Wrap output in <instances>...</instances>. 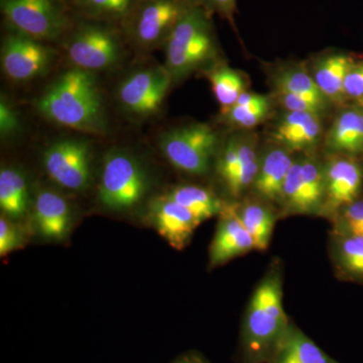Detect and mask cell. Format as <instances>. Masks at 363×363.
<instances>
[{
	"label": "cell",
	"instance_id": "obj_1",
	"mask_svg": "<svg viewBox=\"0 0 363 363\" xmlns=\"http://www.w3.org/2000/svg\"><path fill=\"white\" fill-rule=\"evenodd\" d=\"M281 274L271 269L255 289L241 327L240 363H269L290 326Z\"/></svg>",
	"mask_w": 363,
	"mask_h": 363
},
{
	"label": "cell",
	"instance_id": "obj_2",
	"mask_svg": "<svg viewBox=\"0 0 363 363\" xmlns=\"http://www.w3.org/2000/svg\"><path fill=\"white\" fill-rule=\"evenodd\" d=\"M50 121L90 133L105 130L104 104L92 72L74 68L60 76L38 104Z\"/></svg>",
	"mask_w": 363,
	"mask_h": 363
},
{
	"label": "cell",
	"instance_id": "obj_3",
	"mask_svg": "<svg viewBox=\"0 0 363 363\" xmlns=\"http://www.w3.org/2000/svg\"><path fill=\"white\" fill-rule=\"evenodd\" d=\"M166 67L172 79L179 80L214 54L211 23L202 7L189 4L166 42Z\"/></svg>",
	"mask_w": 363,
	"mask_h": 363
},
{
	"label": "cell",
	"instance_id": "obj_4",
	"mask_svg": "<svg viewBox=\"0 0 363 363\" xmlns=\"http://www.w3.org/2000/svg\"><path fill=\"white\" fill-rule=\"evenodd\" d=\"M147 172L135 156L125 150H112L105 157L98 198L112 211H124L142 201L147 193Z\"/></svg>",
	"mask_w": 363,
	"mask_h": 363
},
{
	"label": "cell",
	"instance_id": "obj_5",
	"mask_svg": "<svg viewBox=\"0 0 363 363\" xmlns=\"http://www.w3.org/2000/svg\"><path fill=\"white\" fill-rule=\"evenodd\" d=\"M160 145L162 154L177 169L203 175L209 171L218 138L207 124L195 123L168 131Z\"/></svg>",
	"mask_w": 363,
	"mask_h": 363
},
{
	"label": "cell",
	"instance_id": "obj_6",
	"mask_svg": "<svg viewBox=\"0 0 363 363\" xmlns=\"http://www.w3.org/2000/svg\"><path fill=\"white\" fill-rule=\"evenodd\" d=\"M0 4L7 21L18 33L40 42L58 39L66 28L60 0H0Z\"/></svg>",
	"mask_w": 363,
	"mask_h": 363
},
{
	"label": "cell",
	"instance_id": "obj_7",
	"mask_svg": "<svg viewBox=\"0 0 363 363\" xmlns=\"http://www.w3.org/2000/svg\"><path fill=\"white\" fill-rule=\"evenodd\" d=\"M67 54L76 68L93 72L116 65L123 55V49L116 35L108 28L84 25L69 40Z\"/></svg>",
	"mask_w": 363,
	"mask_h": 363
},
{
	"label": "cell",
	"instance_id": "obj_8",
	"mask_svg": "<svg viewBox=\"0 0 363 363\" xmlns=\"http://www.w3.org/2000/svg\"><path fill=\"white\" fill-rule=\"evenodd\" d=\"M172 82L173 79L164 67L140 69L119 86V104L133 116H154L161 109Z\"/></svg>",
	"mask_w": 363,
	"mask_h": 363
},
{
	"label": "cell",
	"instance_id": "obj_9",
	"mask_svg": "<svg viewBox=\"0 0 363 363\" xmlns=\"http://www.w3.org/2000/svg\"><path fill=\"white\" fill-rule=\"evenodd\" d=\"M44 167L52 181L69 190H83L91 180L89 145L84 140H63L44 152Z\"/></svg>",
	"mask_w": 363,
	"mask_h": 363
},
{
	"label": "cell",
	"instance_id": "obj_10",
	"mask_svg": "<svg viewBox=\"0 0 363 363\" xmlns=\"http://www.w3.org/2000/svg\"><path fill=\"white\" fill-rule=\"evenodd\" d=\"M325 177L314 160L294 162L284 185L281 204L294 214H313L324 209Z\"/></svg>",
	"mask_w": 363,
	"mask_h": 363
},
{
	"label": "cell",
	"instance_id": "obj_11",
	"mask_svg": "<svg viewBox=\"0 0 363 363\" xmlns=\"http://www.w3.org/2000/svg\"><path fill=\"white\" fill-rule=\"evenodd\" d=\"M188 6L183 0H145L131 21L130 33L136 44L147 50L164 44Z\"/></svg>",
	"mask_w": 363,
	"mask_h": 363
},
{
	"label": "cell",
	"instance_id": "obj_12",
	"mask_svg": "<svg viewBox=\"0 0 363 363\" xmlns=\"http://www.w3.org/2000/svg\"><path fill=\"white\" fill-rule=\"evenodd\" d=\"M54 52L40 40L21 33L9 35L1 52L4 73L11 80L23 82L43 75L51 65Z\"/></svg>",
	"mask_w": 363,
	"mask_h": 363
},
{
	"label": "cell",
	"instance_id": "obj_13",
	"mask_svg": "<svg viewBox=\"0 0 363 363\" xmlns=\"http://www.w3.org/2000/svg\"><path fill=\"white\" fill-rule=\"evenodd\" d=\"M324 209L335 212L357 201L363 184L360 164L348 156L332 157L324 168Z\"/></svg>",
	"mask_w": 363,
	"mask_h": 363
},
{
	"label": "cell",
	"instance_id": "obj_14",
	"mask_svg": "<svg viewBox=\"0 0 363 363\" xmlns=\"http://www.w3.org/2000/svg\"><path fill=\"white\" fill-rule=\"evenodd\" d=\"M150 218L157 233L178 250L187 247L196 228L201 224L190 210L166 195L152 201Z\"/></svg>",
	"mask_w": 363,
	"mask_h": 363
},
{
	"label": "cell",
	"instance_id": "obj_15",
	"mask_svg": "<svg viewBox=\"0 0 363 363\" xmlns=\"http://www.w3.org/2000/svg\"><path fill=\"white\" fill-rule=\"evenodd\" d=\"M220 214V221L210 247L211 267L221 266L255 250L252 236L238 217V207L225 206Z\"/></svg>",
	"mask_w": 363,
	"mask_h": 363
},
{
	"label": "cell",
	"instance_id": "obj_16",
	"mask_svg": "<svg viewBox=\"0 0 363 363\" xmlns=\"http://www.w3.org/2000/svg\"><path fill=\"white\" fill-rule=\"evenodd\" d=\"M71 210L63 196L40 191L33 207V220L43 238L63 240L71 227Z\"/></svg>",
	"mask_w": 363,
	"mask_h": 363
},
{
	"label": "cell",
	"instance_id": "obj_17",
	"mask_svg": "<svg viewBox=\"0 0 363 363\" xmlns=\"http://www.w3.org/2000/svg\"><path fill=\"white\" fill-rule=\"evenodd\" d=\"M322 124L319 114L288 111L279 119L272 138L290 150L311 149L319 140Z\"/></svg>",
	"mask_w": 363,
	"mask_h": 363
},
{
	"label": "cell",
	"instance_id": "obj_18",
	"mask_svg": "<svg viewBox=\"0 0 363 363\" xmlns=\"http://www.w3.org/2000/svg\"><path fill=\"white\" fill-rule=\"evenodd\" d=\"M294 160L285 147L267 150L259 159V168L252 187L257 195L267 201L281 203L284 185Z\"/></svg>",
	"mask_w": 363,
	"mask_h": 363
},
{
	"label": "cell",
	"instance_id": "obj_19",
	"mask_svg": "<svg viewBox=\"0 0 363 363\" xmlns=\"http://www.w3.org/2000/svg\"><path fill=\"white\" fill-rule=\"evenodd\" d=\"M269 363H339L329 357L312 339L290 324Z\"/></svg>",
	"mask_w": 363,
	"mask_h": 363
},
{
	"label": "cell",
	"instance_id": "obj_20",
	"mask_svg": "<svg viewBox=\"0 0 363 363\" xmlns=\"http://www.w3.org/2000/svg\"><path fill=\"white\" fill-rule=\"evenodd\" d=\"M331 150L345 155H355L363 150V112L348 109L334 121L326 138Z\"/></svg>",
	"mask_w": 363,
	"mask_h": 363
},
{
	"label": "cell",
	"instance_id": "obj_21",
	"mask_svg": "<svg viewBox=\"0 0 363 363\" xmlns=\"http://www.w3.org/2000/svg\"><path fill=\"white\" fill-rule=\"evenodd\" d=\"M338 274L347 281L363 284V238L335 231L332 245Z\"/></svg>",
	"mask_w": 363,
	"mask_h": 363
},
{
	"label": "cell",
	"instance_id": "obj_22",
	"mask_svg": "<svg viewBox=\"0 0 363 363\" xmlns=\"http://www.w3.org/2000/svg\"><path fill=\"white\" fill-rule=\"evenodd\" d=\"M354 64L351 57L343 54L331 55L318 63L313 78L327 100L338 102L343 99L344 82Z\"/></svg>",
	"mask_w": 363,
	"mask_h": 363
},
{
	"label": "cell",
	"instance_id": "obj_23",
	"mask_svg": "<svg viewBox=\"0 0 363 363\" xmlns=\"http://www.w3.org/2000/svg\"><path fill=\"white\" fill-rule=\"evenodd\" d=\"M30 205L28 182L20 169L9 167L0 171V208L6 217L21 218Z\"/></svg>",
	"mask_w": 363,
	"mask_h": 363
},
{
	"label": "cell",
	"instance_id": "obj_24",
	"mask_svg": "<svg viewBox=\"0 0 363 363\" xmlns=\"http://www.w3.org/2000/svg\"><path fill=\"white\" fill-rule=\"evenodd\" d=\"M166 196L190 210L201 223L215 215L220 214L224 208L213 193L198 186H179L169 191Z\"/></svg>",
	"mask_w": 363,
	"mask_h": 363
},
{
	"label": "cell",
	"instance_id": "obj_25",
	"mask_svg": "<svg viewBox=\"0 0 363 363\" xmlns=\"http://www.w3.org/2000/svg\"><path fill=\"white\" fill-rule=\"evenodd\" d=\"M238 214L243 226L252 236L255 250L264 252L269 247L276 217L266 205L250 202L238 208Z\"/></svg>",
	"mask_w": 363,
	"mask_h": 363
},
{
	"label": "cell",
	"instance_id": "obj_26",
	"mask_svg": "<svg viewBox=\"0 0 363 363\" xmlns=\"http://www.w3.org/2000/svg\"><path fill=\"white\" fill-rule=\"evenodd\" d=\"M238 164L233 178L225 186L229 194L238 197L252 187L259 168L255 143L247 136H238Z\"/></svg>",
	"mask_w": 363,
	"mask_h": 363
},
{
	"label": "cell",
	"instance_id": "obj_27",
	"mask_svg": "<svg viewBox=\"0 0 363 363\" xmlns=\"http://www.w3.org/2000/svg\"><path fill=\"white\" fill-rule=\"evenodd\" d=\"M209 80L217 101L223 111L230 108L245 91V84L238 72L219 67L209 74Z\"/></svg>",
	"mask_w": 363,
	"mask_h": 363
},
{
	"label": "cell",
	"instance_id": "obj_28",
	"mask_svg": "<svg viewBox=\"0 0 363 363\" xmlns=\"http://www.w3.org/2000/svg\"><path fill=\"white\" fill-rule=\"evenodd\" d=\"M277 88L278 90L288 91L298 96L311 100L324 108L328 101L318 87L314 78L304 71H286L277 79Z\"/></svg>",
	"mask_w": 363,
	"mask_h": 363
},
{
	"label": "cell",
	"instance_id": "obj_29",
	"mask_svg": "<svg viewBox=\"0 0 363 363\" xmlns=\"http://www.w3.org/2000/svg\"><path fill=\"white\" fill-rule=\"evenodd\" d=\"M269 111V99L255 105L234 104L223 111L229 123L238 128H252L262 123Z\"/></svg>",
	"mask_w": 363,
	"mask_h": 363
},
{
	"label": "cell",
	"instance_id": "obj_30",
	"mask_svg": "<svg viewBox=\"0 0 363 363\" xmlns=\"http://www.w3.org/2000/svg\"><path fill=\"white\" fill-rule=\"evenodd\" d=\"M135 0H81L83 9L93 16L118 18L130 13Z\"/></svg>",
	"mask_w": 363,
	"mask_h": 363
},
{
	"label": "cell",
	"instance_id": "obj_31",
	"mask_svg": "<svg viewBox=\"0 0 363 363\" xmlns=\"http://www.w3.org/2000/svg\"><path fill=\"white\" fill-rule=\"evenodd\" d=\"M23 242L20 229L14 226L6 216L0 218V255L6 257L13 250H18Z\"/></svg>",
	"mask_w": 363,
	"mask_h": 363
},
{
	"label": "cell",
	"instance_id": "obj_32",
	"mask_svg": "<svg viewBox=\"0 0 363 363\" xmlns=\"http://www.w3.org/2000/svg\"><path fill=\"white\" fill-rule=\"evenodd\" d=\"M279 100L288 111L310 112V113L319 114L324 111V107L315 104L311 100L298 96L288 91L278 90Z\"/></svg>",
	"mask_w": 363,
	"mask_h": 363
},
{
	"label": "cell",
	"instance_id": "obj_33",
	"mask_svg": "<svg viewBox=\"0 0 363 363\" xmlns=\"http://www.w3.org/2000/svg\"><path fill=\"white\" fill-rule=\"evenodd\" d=\"M21 130L20 118L13 106L1 97L0 102V133L4 138H11Z\"/></svg>",
	"mask_w": 363,
	"mask_h": 363
},
{
	"label": "cell",
	"instance_id": "obj_34",
	"mask_svg": "<svg viewBox=\"0 0 363 363\" xmlns=\"http://www.w3.org/2000/svg\"><path fill=\"white\" fill-rule=\"evenodd\" d=\"M345 96L360 99L363 97V63L351 67L344 82Z\"/></svg>",
	"mask_w": 363,
	"mask_h": 363
},
{
	"label": "cell",
	"instance_id": "obj_35",
	"mask_svg": "<svg viewBox=\"0 0 363 363\" xmlns=\"http://www.w3.org/2000/svg\"><path fill=\"white\" fill-rule=\"evenodd\" d=\"M205 6L215 13L220 14L222 18L233 23L236 11V0H203Z\"/></svg>",
	"mask_w": 363,
	"mask_h": 363
},
{
	"label": "cell",
	"instance_id": "obj_36",
	"mask_svg": "<svg viewBox=\"0 0 363 363\" xmlns=\"http://www.w3.org/2000/svg\"><path fill=\"white\" fill-rule=\"evenodd\" d=\"M173 363H208L206 360L195 352H189L187 354H184L183 357H179Z\"/></svg>",
	"mask_w": 363,
	"mask_h": 363
}]
</instances>
